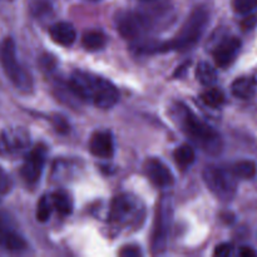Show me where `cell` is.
<instances>
[{"label": "cell", "instance_id": "cell-18", "mask_svg": "<svg viewBox=\"0 0 257 257\" xmlns=\"http://www.w3.org/2000/svg\"><path fill=\"white\" fill-rule=\"evenodd\" d=\"M82 44L89 52H97V50L103 49L107 44V37L104 33L99 30H90L83 34Z\"/></svg>", "mask_w": 257, "mask_h": 257}, {"label": "cell", "instance_id": "cell-27", "mask_svg": "<svg viewBox=\"0 0 257 257\" xmlns=\"http://www.w3.org/2000/svg\"><path fill=\"white\" fill-rule=\"evenodd\" d=\"M119 255L123 257H136L141 255V250L138 247H136V246H127V247H124L120 251Z\"/></svg>", "mask_w": 257, "mask_h": 257}, {"label": "cell", "instance_id": "cell-21", "mask_svg": "<svg viewBox=\"0 0 257 257\" xmlns=\"http://www.w3.org/2000/svg\"><path fill=\"white\" fill-rule=\"evenodd\" d=\"M233 175L241 180H251L256 176L257 173V166L252 161H238L232 166Z\"/></svg>", "mask_w": 257, "mask_h": 257}, {"label": "cell", "instance_id": "cell-29", "mask_svg": "<svg viewBox=\"0 0 257 257\" xmlns=\"http://www.w3.org/2000/svg\"><path fill=\"white\" fill-rule=\"evenodd\" d=\"M240 256H242V257H251V256H256V252L255 251L252 250V248H250V247H242L240 250Z\"/></svg>", "mask_w": 257, "mask_h": 257}, {"label": "cell", "instance_id": "cell-25", "mask_svg": "<svg viewBox=\"0 0 257 257\" xmlns=\"http://www.w3.org/2000/svg\"><path fill=\"white\" fill-rule=\"evenodd\" d=\"M13 188V181L10 178V176L8 175L7 171L3 170L0 167V200H2L4 196H7L8 193L12 191Z\"/></svg>", "mask_w": 257, "mask_h": 257}, {"label": "cell", "instance_id": "cell-30", "mask_svg": "<svg viewBox=\"0 0 257 257\" xmlns=\"http://www.w3.org/2000/svg\"><path fill=\"white\" fill-rule=\"evenodd\" d=\"M92 2H98V0H92Z\"/></svg>", "mask_w": 257, "mask_h": 257}, {"label": "cell", "instance_id": "cell-13", "mask_svg": "<svg viewBox=\"0 0 257 257\" xmlns=\"http://www.w3.org/2000/svg\"><path fill=\"white\" fill-rule=\"evenodd\" d=\"M241 40L236 37L225 38L213 50V59L221 68H226L236 59L241 50Z\"/></svg>", "mask_w": 257, "mask_h": 257}, {"label": "cell", "instance_id": "cell-12", "mask_svg": "<svg viewBox=\"0 0 257 257\" xmlns=\"http://www.w3.org/2000/svg\"><path fill=\"white\" fill-rule=\"evenodd\" d=\"M145 172L151 182L157 187H168L175 182L170 168L157 158H150L145 163Z\"/></svg>", "mask_w": 257, "mask_h": 257}, {"label": "cell", "instance_id": "cell-22", "mask_svg": "<svg viewBox=\"0 0 257 257\" xmlns=\"http://www.w3.org/2000/svg\"><path fill=\"white\" fill-rule=\"evenodd\" d=\"M201 99L206 105L211 108H220L225 103V94L221 89L210 88L201 94Z\"/></svg>", "mask_w": 257, "mask_h": 257}, {"label": "cell", "instance_id": "cell-6", "mask_svg": "<svg viewBox=\"0 0 257 257\" xmlns=\"http://www.w3.org/2000/svg\"><path fill=\"white\" fill-rule=\"evenodd\" d=\"M28 247L14 217L8 211L0 210V248L8 252H22Z\"/></svg>", "mask_w": 257, "mask_h": 257}, {"label": "cell", "instance_id": "cell-8", "mask_svg": "<svg viewBox=\"0 0 257 257\" xmlns=\"http://www.w3.org/2000/svg\"><path fill=\"white\" fill-rule=\"evenodd\" d=\"M30 135L23 127L5 128L0 133V157H14L28 150Z\"/></svg>", "mask_w": 257, "mask_h": 257}, {"label": "cell", "instance_id": "cell-5", "mask_svg": "<svg viewBox=\"0 0 257 257\" xmlns=\"http://www.w3.org/2000/svg\"><path fill=\"white\" fill-rule=\"evenodd\" d=\"M203 181L208 190L223 202H228L236 195L237 177L233 175L232 170L218 166H207L203 171Z\"/></svg>", "mask_w": 257, "mask_h": 257}, {"label": "cell", "instance_id": "cell-10", "mask_svg": "<svg viewBox=\"0 0 257 257\" xmlns=\"http://www.w3.org/2000/svg\"><path fill=\"white\" fill-rule=\"evenodd\" d=\"M117 30L123 38L137 40L142 37L150 27V22L146 15L138 12H119L115 15Z\"/></svg>", "mask_w": 257, "mask_h": 257}, {"label": "cell", "instance_id": "cell-17", "mask_svg": "<svg viewBox=\"0 0 257 257\" xmlns=\"http://www.w3.org/2000/svg\"><path fill=\"white\" fill-rule=\"evenodd\" d=\"M50 200H52L53 207L59 215L68 216L72 213L73 201L65 191H55L50 195Z\"/></svg>", "mask_w": 257, "mask_h": 257}, {"label": "cell", "instance_id": "cell-15", "mask_svg": "<svg viewBox=\"0 0 257 257\" xmlns=\"http://www.w3.org/2000/svg\"><path fill=\"white\" fill-rule=\"evenodd\" d=\"M49 34L57 44L63 45V47H70L77 39V32L73 25L67 22H59L53 24L49 29Z\"/></svg>", "mask_w": 257, "mask_h": 257}, {"label": "cell", "instance_id": "cell-28", "mask_svg": "<svg viewBox=\"0 0 257 257\" xmlns=\"http://www.w3.org/2000/svg\"><path fill=\"white\" fill-rule=\"evenodd\" d=\"M257 24V15H250L246 19L242 20V28L245 30H250L252 28H255V25Z\"/></svg>", "mask_w": 257, "mask_h": 257}, {"label": "cell", "instance_id": "cell-2", "mask_svg": "<svg viewBox=\"0 0 257 257\" xmlns=\"http://www.w3.org/2000/svg\"><path fill=\"white\" fill-rule=\"evenodd\" d=\"M208 23V12L202 7L193 10L182 25L180 32L176 34L171 42L166 43H145L138 45V52L147 53H165L171 50H186L192 48L202 37Z\"/></svg>", "mask_w": 257, "mask_h": 257}, {"label": "cell", "instance_id": "cell-24", "mask_svg": "<svg viewBox=\"0 0 257 257\" xmlns=\"http://www.w3.org/2000/svg\"><path fill=\"white\" fill-rule=\"evenodd\" d=\"M232 5L238 14H250L257 8V0H233Z\"/></svg>", "mask_w": 257, "mask_h": 257}, {"label": "cell", "instance_id": "cell-23", "mask_svg": "<svg viewBox=\"0 0 257 257\" xmlns=\"http://www.w3.org/2000/svg\"><path fill=\"white\" fill-rule=\"evenodd\" d=\"M53 210H54V207H53L50 196H43V197L39 200V202H38V207H37L38 221H40V222H45V221L49 220Z\"/></svg>", "mask_w": 257, "mask_h": 257}, {"label": "cell", "instance_id": "cell-3", "mask_svg": "<svg viewBox=\"0 0 257 257\" xmlns=\"http://www.w3.org/2000/svg\"><path fill=\"white\" fill-rule=\"evenodd\" d=\"M173 118L181 130L203 151L217 153L221 150L220 135L211 125L198 119L197 115L182 103H177L173 108Z\"/></svg>", "mask_w": 257, "mask_h": 257}, {"label": "cell", "instance_id": "cell-9", "mask_svg": "<svg viewBox=\"0 0 257 257\" xmlns=\"http://www.w3.org/2000/svg\"><path fill=\"white\" fill-rule=\"evenodd\" d=\"M140 205L135 197L130 195L117 196L112 201L109 210V221L113 225L128 226L138 220Z\"/></svg>", "mask_w": 257, "mask_h": 257}, {"label": "cell", "instance_id": "cell-14", "mask_svg": "<svg viewBox=\"0 0 257 257\" xmlns=\"http://www.w3.org/2000/svg\"><path fill=\"white\" fill-rule=\"evenodd\" d=\"M89 151L93 156L100 158H110L114 153V142L112 133L99 131L90 137Z\"/></svg>", "mask_w": 257, "mask_h": 257}, {"label": "cell", "instance_id": "cell-4", "mask_svg": "<svg viewBox=\"0 0 257 257\" xmlns=\"http://www.w3.org/2000/svg\"><path fill=\"white\" fill-rule=\"evenodd\" d=\"M0 64L8 79L22 93L33 90V78L27 68L19 62L15 42L12 38H5L0 44Z\"/></svg>", "mask_w": 257, "mask_h": 257}, {"label": "cell", "instance_id": "cell-20", "mask_svg": "<svg viewBox=\"0 0 257 257\" xmlns=\"http://www.w3.org/2000/svg\"><path fill=\"white\" fill-rule=\"evenodd\" d=\"M173 158H175L177 166H180L181 168H187L195 162V150L192 148V146L182 145L173 152Z\"/></svg>", "mask_w": 257, "mask_h": 257}, {"label": "cell", "instance_id": "cell-19", "mask_svg": "<svg viewBox=\"0 0 257 257\" xmlns=\"http://www.w3.org/2000/svg\"><path fill=\"white\" fill-rule=\"evenodd\" d=\"M196 78L201 84L211 87L217 82V72L210 63L201 62L196 67Z\"/></svg>", "mask_w": 257, "mask_h": 257}, {"label": "cell", "instance_id": "cell-11", "mask_svg": "<svg viewBox=\"0 0 257 257\" xmlns=\"http://www.w3.org/2000/svg\"><path fill=\"white\" fill-rule=\"evenodd\" d=\"M47 160V148L44 146H37L29 151L20 167V177L27 186H35L40 180Z\"/></svg>", "mask_w": 257, "mask_h": 257}, {"label": "cell", "instance_id": "cell-26", "mask_svg": "<svg viewBox=\"0 0 257 257\" xmlns=\"http://www.w3.org/2000/svg\"><path fill=\"white\" fill-rule=\"evenodd\" d=\"M233 252V246L231 243H221L216 247L215 255L216 256H230Z\"/></svg>", "mask_w": 257, "mask_h": 257}, {"label": "cell", "instance_id": "cell-1", "mask_svg": "<svg viewBox=\"0 0 257 257\" xmlns=\"http://www.w3.org/2000/svg\"><path fill=\"white\" fill-rule=\"evenodd\" d=\"M69 87L80 99L102 109L114 107L119 100V92L112 82L83 70H75L70 75Z\"/></svg>", "mask_w": 257, "mask_h": 257}, {"label": "cell", "instance_id": "cell-16", "mask_svg": "<svg viewBox=\"0 0 257 257\" xmlns=\"http://www.w3.org/2000/svg\"><path fill=\"white\" fill-rule=\"evenodd\" d=\"M232 94L240 99H250L257 92V79L255 77H240L231 85Z\"/></svg>", "mask_w": 257, "mask_h": 257}, {"label": "cell", "instance_id": "cell-7", "mask_svg": "<svg viewBox=\"0 0 257 257\" xmlns=\"http://www.w3.org/2000/svg\"><path fill=\"white\" fill-rule=\"evenodd\" d=\"M171 222H172V203L171 198L165 196L158 205L155 230L152 235V248L155 252H162L167 246Z\"/></svg>", "mask_w": 257, "mask_h": 257}]
</instances>
